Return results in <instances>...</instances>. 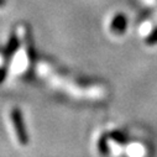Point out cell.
I'll use <instances>...</instances> for the list:
<instances>
[{
  "label": "cell",
  "mask_w": 157,
  "mask_h": 157,
  "mask_svg": "<svg viewBox=\"0 0 157 157\" xmlns=\"http://www.w3.org/2000/svg\"><path fill=\"white\" fill-rule=\"evenodd\" d=\"M145 42H146V45H148V46H155V45H157V27H155V29L148 33V36L146 37Z\"/></svg>",
  "instance_id": "obj_6"
},
{
  "label": "cell",
  "mask_w": 157,
  "mask_h": 157,
  "mask_svg": "<svg viewBox=\"0 0 157 157\" xmlns=\"http://www.w3.org/2000/svg\"><path fill=\"white\" fill-rule=\"evenodd\" d=\"M10 116H11L13 126H14V130H15V134H16V137H17L19 142L22 146L29 145V141L30 140H29V134H27L26 126H25L22 111L19 108H14L11 110V115Z\"/></svg>",
  "instance_id": "obj_1"
},
{
  "label": "cell",
  "mask_w": 157,
  "mask_h": 157,
  "mask_svg": "<svg viewBox=\"0 0 157 157\" xmlns=\"http://www.w3.org/2000/svg\"><path fill=\"white\" fill-rule=\"evenodd\" d=\"M128 16L124 13H117L113 16L111 22H110V31L115 35H123L125 33L126 29H128Z\"/></svg>",
  "instance_id": "obj_2"
},
{
  "label": "cell",
  "mask_w": 157,
  "mask_h": 157,
  "mask_svg": "<svg viewBox=\"0 0 157 157\" xmlns=\"http://www.w3.org/2000/svg\"><path fill=\"white\" fill-rule=\"evenodd\" d=\"M19 47H20V40H19L16 32L13 31L9 36V40H8V44H6L5 48L3 50V55H4V59H5L6 64L11 61L13 56L17 52Z\"/></svg>",
  "instance_id": "obj_3"
},
{
  "label": "cell",
  "mask_w": 157,
  "mask_h": 157,
  "mask_svg": "<svg viewBox=\"0 0 157 157\" xmlns=\"http://www.w3.org/2000/svg\"><path fill=\"white\" fill-rule=\"evenodd\" d=\"M8 4V0H0V8H4Z\"/></svg>",
  "instance_id": "obj_8"
},
{
  "label": "cell",
  "mask_w": 157,
  "mask_h": 157,
  "mask_svg": "<svg viewBox=\"0 0 157 157\" xmlns=\"http://www.w3.org/2000/svg\"><path fill=\"white\" fill-rule=\"evenodd\" d=\"M6 75H8V64H4L0 67V84L4 83V81L6 79Z\"/></svg>",
  "instance_id": "obj_7"
},
{
  "label": "cell",
  "mask_w": 157,
  "mask_h": 157,
  "mask_svg": "<svg viewBox=\"0 0 157 157\" xmlns=\"http://www.w3.org/2000/svg\"><path fill=\"white\" fill-rule=\"evenodd\" d=\"M109 137L114 141H116L117 144H120V145H125L128 144L129 141V137L128 135L124 132V131H120V130H115V131H111L109 134Z\"/></svg>",
  "instance_id": "obj_4"
},
{
  "label": "cell",
  "mask_w": 157,
  "mask_h": 157,
  "mask_svg": "<svg viewBox=\"0 0 157 157\" xmlns=\"http://www.w3.org/2000/svg\"><path fill=\"white\" fill-rule=\"evenodd\" d=\"M108 137L109 135H105L103 134L98 141V150L101 155H109L110 153V150H109V145H108Z\"/></svg>",
  "instance_id": "obj_5"
}]
</instances>
